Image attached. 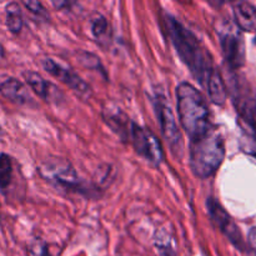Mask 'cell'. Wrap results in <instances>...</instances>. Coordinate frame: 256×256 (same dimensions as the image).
Wrapping results in <instances>:
<instances>
[{
  "label": "cell",
  "mask_w": 256,
  "mask_h": 256,
  "mask_svg": "<svg viewBox=\"0 0 256 256\" xmlns=\"http://www.w3.org/2000/svg\"><path fill=\"white\" fill-rule=\"evenodd\" d=\"M42 65L52 76L59 79L62 84H65L72 92H74L80 99L89 100L92 98V88L72 69L55 62L54 59H50V58L42 60Z\"/></svg>",
  "instance_id": "obj_9"
},
{
  "label": "cell",
  "mask_w": 256,
  "mask_h": 256,
  "mask_svg": "<svg viewBox=\"0 0 256 256\" xmlns=\"http://www.w3.org/2000/svg\"><path fill=\"white\" fill-rule=\"evenodd\" d=\"M102 119L105 124L124 142L130 139L132 122H130L129 116L118 105L106 102L102 108Z\"/></svg>",
  "instance_id": "obj_13"
},
{
  "label": "cell",
  "mask_w": 256,
  "mask_h": 256,
  "mask_svg": "<svg viewBox=\"0 0 256 256\" xmlns=\"http://www.w3.org/2000/svg\"><path fill=\"white\" fill-rule=\"evenodd\" d=\"M78 60H79L80 64H82L84 68H88V69H98L100 70V72H104L99 58L95 56L94 54H90V52H82L78 54Z\"/></svg>",
  "instance_id": "obj_20"
},
{
  "label": "cell",
  "mask_w": 256,
  "mask_h": 256,
  "mask_svg": "<svg viewBox=\"0 0 256 256\" xmlns=\"http://www.w3.org/2000/svg\"><path fill=\"white\" fill-rule=\"evenodd\" d=\"M24 78L28 85L34 90L35 94L46 102L58 105L64 102V94L62 90L52 82L45 80L40 74L35 72H25Z\"/></svg>",
  "instance_id": "obj_11"
},
{
  "label": "cell",
  "mask_w": 256,
  "mask_h": 256,
  "mask_svg": "<svg viewBox=\"0 0 256 256\" xmlns=\"http://www.w3.org/2000/svg\"><path fill=\"white\" fill-rule=\"evenodd\" d=\"M90 29H92V36L95 38L98 42L102 46H106L112 39V30H110L109 22L102 14H95L90 22Z\"/></svg>",
  "instance_id": "obj_17"
},
{
  "label": "cell",
  "mask_w": 256,
  "mask_h": 256,
  "mask_svg": "<svg viewBox=\"0 0 256 256\" xmlns=\"http://www.w3.org/2000/svg\"><path fill=\"white\" fill-rule=\"evenodd\" d=\"M176 106L180 124L192 140L212 129L210 112L204 95L190 82H180L176 88Z\"/></svg>",
  "instance_id": "obj_2"
},
{
  "label": "cell",
  "mask_w": 256,
  "mask_h": 256,
  "mask_svg": "<svg viewBox=\"0 0 256 256\" xmlns=\"http://www.w3.org/2000/svg\"><path fill=\"white\" fill-rule=\"evenodd\" d=\"M204 88L206 89L210 100H212L215 105H220V106H222V105L225 104L228 98V88L224 79H222V74H220V72L216 68H215V69L212 70V74L209 75Z\"/></svg>",
  "instance_id": "obj_15"
},
{
  "label": "cell",
  "mask_w": 256,
  "mask_h": 256,
  "mask_svg": "<svg viewBox=\"0 0 256 256\" xmlns=\"http://www.w3.org/2000/svg\"><path fill=\"white\" fill-rule=\"evenodd\" d=\"M154 245L158 256H178L176 242L174 235L166 229H159L155 232Z\"/></svg>",
  "instance_id": "obj_16"
},
{
  "label": "cell",
  "mask_w": 256,
  "mask_h": 256,
  "mask_svg": "<svg viewBox=\"0 0 256 256\" xmlns=\"http://www.w3.org/2000/svg\"><path fill=\"white\" fill-rule=\"evenodd\" d=\"M215 32L219 38L222 56L230 69L238 70L244 66L246 52L242 30L234 22L228 18H222L215 22Z\"/></svg>",
  "instance_id": "obj_4"
},
{
  "label": "cell",
  "mask_w": 256,
  "mask_h": 256,
  "mask_svg": "<svg viewBox=\"0 0 256 256\" xmlns=\"http://www.w3.org/2000/svg\"><path fill=\"white\" fill-rule=\"evenodd\" d=\"M44 254H45L44 248L40 246L39 242H36L34 248H30V256H45Z\"/></svg>",
  "instance_id": "obj_23"
},
{
  "label": "cell",
  "mask_w": 256,
  "mask_h": 256,
  "mask_svg": "<svg viewBox=\"0 0 256 256\" xmlns=\"http://www.w3.org/2000/svg\"><path fill=\"white\" fill-rule=\"evenodd\" d=\"M76 4V2H52V5H54L55 8H56V9H59V10H62V6H65V8H69V6H72V5H75Z\"/></svg>",
  "instance_id": "obj_24"
},
{
  "label": "cell",
  "mask_w": 256,
  "mask_h": 256,
  "mask_svg": "<svg viewBox=\"0 0 256 256\" xmlns=\"http://www.w3.org/2000/svg\"><path fill=\"white\" fill-rule=\"evenodd\" d=\"M14 176V168L12 160L9 155L0 152V189L2 192H6L12 182Z\"/></svg>",
  "instance_id": "obj_19"
},
{
  "label": "cell",
  "mask_w": 256,
  "mask_h": 256,
  "mask_svg": "<svg viewBox=\"0 0 256 256\" xmlns=\"http://www.w3.org/2000/svg\"><path fill=\"white\" fill-rule=\"evenodd\" d=\"M225 159V142L214 128L189 146V164L192 174L199 179H209L216 174Z\"/></svg>",
  "instance_id": "obj_3"
},
{
  "label": "cell",
  "mask_w": 256,
  "mask_h": 256,
  "mask_svg": "<svg viewBox=\"0 0 256 256\" xmlns=\"http://www.w3.org/2000/svg\"><path fill=\"white\" fill-rule=\"evenodd\" d=\"M24 5L36 16H42L48 18V12L45 10V8L42 6V2H24Z\"/></svg>",
  "instance_id": "obj_21"
},
{
  "label": "cell",
  "mask_w": 256,
  "mask_h": 256,
  "mask_svg": "<svg viewBox=\"0 0 256 256\" xmlns=\"http://www.w3.org/2000/svg\"><path fill=\"white\" fill-rule=\"evenodd\" d=\"M234 22L242 32L256 34V6L252 2H239L232 6Z\"/></svg>",
  "instance_id": "obj_14"
},
{
  "label": "cell",
  "mask_w": 256,
  "mask_h": 256,
  "mask_svg": "<svg viewBox=\"0 0 256 256\" xmlns=\"http://www.w3.org/2000/svg\"><path fill=\"white\" fill-rule=\"evenodd\" d=\"M232 102L235 105L240 119L242 120L248 129L256 140V99L249 90L244 89L240 82L234 80L230 84Z\"/></svg>",
  "instance_id": "obj_10"
},
{
  "label": "cell",
  "mask_w": 256,
  "mask_h": 256,
  "mask_svg": "<svg viewBox=\"0 0 256 256\" xmlns=\"http://www.w3.org/2000/svg\"><path fill=\"white\" fill-rule=\"evenodd\" d=\"M164 22L179 58L189 68L192 76L204 88L208 78L215 69L210 54L204 49L194 32L185 28L176 18L165 14Z\"/></svg>",
  "instance_id": "obj_1"
},
{
  "label": "cell",
  "mask_w": 256,
  "mask_h": 256,
  "mask_svg": "<svg viewBox=\"0 0 256 256\" xmlns=\"http://www.w3.org/2000/svg\"><path fill=\"white\" fill-rule=\"evenodd\" d=\"M206 209L214 224L229 239V242L235 248H238L240 252H245L246 246H245V242L242 239V234L240 232L239 226L236 225V222L232 218V215L214 198H209L206 200Z\"/></svg>",
  "instance_id": "obj_8"
},
{
  "label": "cell",
  "mask_w": 256,
  "mask_h": 256,
  "mask_svg": "<svg viewBox=\"0 0 256 256\" xmlns=\"http://www.w3.org/2000/svg\"><path fill=\"white\" fill-rule=\"evenodd\" d=\"M152 104H154L155 114H156L162 136L168 142L172 154L180 160L184 155V142H182V135L176 124L174 112L168 99L162 94L155 95Z\"/></svg>",
  "instance_id": "obj_6"
},
{
  "label": "cell",
  "mask_w": 256,
  "mask_h": 256,
  "mask_svg": "<svg viewBox=\"0 0 256 256\" xmlns=\"http://www.w3.org/2000/svg\"><path fill=\"white\" fill-rule=\"evenodd\" d=\"M0 94L5 99L18 105L35 106L34 99L24 82L12 76H6V75L0 76Z\"/></svg>",
  "instance_id": "obj_12"
},
{
  "label": "cell",
  "mask_w": 256,
  "mask_h": 256,
  "mask_svg": "<svg viewBox=\"0 0 256 256\" xmlns=\"http://www.w3.org/2000/svg\"><path fill=\"white\" fill-rule=\"evenodd\" d=\"M248 244L250 245V248H252L256 256V226L250 229L249 234H248Z\"/></svg>",
  "instance_id": "obj_22"
},
{
  "label": "cell",
  "mask_w": 256,
  "mask_h": 256,
  "mask_svg": "<svg viewBox=\"0 0 256 256\" xmlns=\"http://www.w3.org/2000/svg\"><path fill=\"white\" fill-rule=\"evenodd\" d=\"M130 142L136 154L150 162L152 166H159L162 164L164 159L162 144L152 130L136 122H132Z\"/></svg>",
  "instance_id": "obj_7"
},
{
  "label": "cell",
  "mask_w": 256,
  "mask_h": 256,
  "mask_svg": "<svg viewBox=\"0 0 256 256\" xmlns=\"http://www.w3.org/2000/svg\"><path fill=\"white\" fill-rule=\"evenodd\" d=\"M6 26L12 34H19L22 29V12L18 2H9L5 8Z\"/></svg>",
  "instance_id": "obj_18"
},
{
  "label": "cell",
  "mask_w": 256,
  "mask_h": 256,
  "mask_svg": "<svg viewBox=\"0 0 256 256\" xmlns=\"http://www.w3.org/2000/svg\"><path fill=\"white\" fill-rule=\"evenodd\" d=\"M38 172L46 182L69 192H86V186L68 160L48 158L38 166Z\"/></svg>",
  "instance_id": "obj_5"
}]
</instances>
